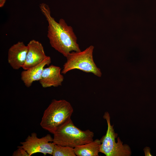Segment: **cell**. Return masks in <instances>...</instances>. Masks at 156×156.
I'll use <instances>...</instances> for the list:
<instances>
[{"label":"cell","instance_id":"13","mask_svg":"<svg viewBox=\"0 0 156 156\" xmlns=\"http://www.w3.org/2000/svg\"><path fill=\"white\" fill-rule=\"evenodd\" d=\"M13 156H29L27 152L23 148L18 147V148L13 153Z\"/></svg>","mask_w":156,"mask_h":156},{"label":"cell","instance_id":"1","mask_svg":"<svg viewBox=\"0 0 156 156\" xmlns=\"http://www.w3.org/2000/svg\"><path fill=\"white\" fill-rule=\"evenodd\" d=\"M39 7L48 23L47 36L51 46L66 57L72 51H81L72 27L63 19L56 22L46 4H40Z\"/></svg>","mask_w":156,"mask_h":156},{"label":"cell","instance_id":"6","mask_svg":"<svg viewBox=\"0 0 156 156\" xmlns=\"http://www.w3.org/2000/svg\"><path fill=\"white\" fill-rule=\"evenodd\" d=\"M53 140V138L49 134L39 138L36 133L33 132L24 141L21 142V145L18 147L25 149L29 156L37 153H42L44 156L47 154L52 155L55 145Z\"/></svg>","mask_w":156,"mask_h":156},{"label":"cell","instance_id":"2","mask_svg":"<svg viewBox=\"0 0 156 156\" xmlns=\"http://www.w3.org/2000/svg\"><path fill=\"white\" fill-rule=\"evenodd\" d=\"M73 112V109L68 101L54 99L44 110L40 125L54 134L71 119Z\"/></svg>","mask_w":156,"mask_h":156},{"label":"cell","instance_id":"9","mask_svg":"<svg viewBox=\"0 0 156 156\" xmlns=\"http://www.w3.org/2000/svg\"><path fill=\"white\" fill-rule=\"evenodd\" d=\"M61 69L60 67L53 65L44 68L39 81L42 86L46 88L62 86L64 77L61 74Z\"/></svg>","mask_w":156,"mask_h":156},{"label":"cell","instance_id":"4","mask_svg":"<svg viewBox=\"0 0 156 156\" xmlns=\"http://www.w3.org/2000/svg\"><path fill=\"white\" fill-rule=\"evenodd\" d=\"M94 49V47L91 45L82 51L71 52L66 57L67 60L63 65L61 73L65 74L72 70L79 69L101 77L102 75L101 70L93 60Z\"/></svg>","mask_w":156,"mask_h":156},{"label":"cell","instance_id":"10","mask_svg":"<svg viewBox=\"0 0 156 156\" xmlns=\"http://www.w3.org/2000/svg\"><path fill=\"white\" fill-rule=\"evenodd\" d=\"M51 62V58L48 56L40 64L23 71L21 73V79L25 86L27 88H29L33 82L39 81L41 78L44 66H49Z\"/></svg>","mask_w":156,"mask_h":156},{"label":"cell","instance_id":"15","mask_svg":"<svg viewBox=\"0 0 156 156\" xmlns=\"http://www.w3.org/2000/svg\"><path fill=\"white\" fill-rule=\"evenodd\" d=\"M6 0H0V7H2L4 5Z\"/></svg>","mask_w":156,"mask_h":156},{"label":"cell","instance_id":"14","mask_svg":"<svg viewBox=\"0 0 156 156\" xmlns=\"http://www.w3.org/2000/svg\"><path fill=\"white\" fill-rule=\"evenodd\" d=\"M144 151L145 153V156H152V155L150 153V148L149 147H146L144 149Z\"/></svg>","mask_w":156,"mask_h":156},{"label":"cell","instance_id":"8","mask_svg":"<svg viewBox=\"0 0 156 156\" xmlns=\"http://www.w3.org/2000/svg\"><path fill=\"white\" fill-rule=\"evenodd\" d=\"M28 51L27 45L23 42L19 41L9 49L8 54V62L14 70L23 67Z\"/></svg>","mask_w":156,"mask_h":156},{"label":"cell","instance_id":"5","mask_svg":"<svg viewBox=\"0 0 156 156\" xmlns=\"http://www.w3.org/2000/svg\"><path fill=\"white\" fill-rule=\"evenodd\" d=\"M106 120L107 128L106 134L100 140L101 144L99 152L106 156H129L131 154L130 147L127 144H123V142L119 137L117 138V142L115 139L118 136L114 129V125L110 122V117L109 113L106 112L103 116Z\"/></svg>","mask_w":156,"mask_h":156},{"label":"cell","instance_id":"11","mask_svg":"<svg viewBox=\"0 0 156 156\" xmlns=\"http://www.w3.org/2000/svg\"><path fill=\"white\" fill-rule=\"evenodd\" d=\"M101 144V140L96 139L74 148L75 153L77 156H98Z\"/></svg>","mask_w":156,"mask_h":156},{"label":"cell","instance_id":"3","mask_svg":"<svg viewBox=\"0 0 156 156\" xmlns=\"http://www.w3.org/2000/svg\"><path fill=\"white\" fill-rule=\"evenodd\" d=\"M94 133L89 129L82 131L74 124L71 119L53 134L55 144L73 148L93 141Z\"/></svg>","mask_w":156,"mask_h":156},{"label":"cell","instance_id":"7","mask_svg":"<svg viewBox=\"0 0 156 156\" xmlns=\"http://www.w3.org/2000/svg\"><path fill=\"white\" fill-rule=\"evenodd\" d=\"M27 45L28 51L25 63L22 68L24 70L40 64L48 57L46 55L43 46L39 41L31 40Z\"/></svg>","mask_w":156,"mask_h":156},{"label":"cell","instance_id":"12","mask_svg":"<svg viewBox=\"0 0 156 156\" xmlns=\"http://www.w3.org/2000/svg\"><path fill=\"white\" fill-rule=\"evenodd\" d=\"M53 156H76L74 148L55 144L52 154Z\"/></svg>","mask_w":156,"mask_h":156}]
</instances>
